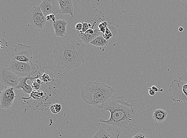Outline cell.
I'll return each instance as SVG.
<instances>
[{
  "instance_id": "6da1fadb",
  "label": "cell",
  "mask_w": 187,
  "mask_h": 138,
  "mask_svg": "<svg viewBox=\"0 0 187 138\" xmlns=\"http://www.w3.org/2000/svg\"><path fill=\"white\" fill-rule=\"evenodd\" d=\"M126 102L124 96H112L101 112H110V118L107 120L103 119L99 121L108 124L107 130L113 132L117 138L121 132L124 135L138 133L143 128V123L146 115V108L142 99H137L129 103Z\"/></svg>"
},
{
  "instance_id": "7a4b0ae2",
  "label": "cell",
  "mask_w": 187,
  "mask_h": 138,
  "mask_svg": "<svg viewBox=\"0 0 187 138\" xmlns=\"http://www.w3.org/2000/svg\"><path fill=\"white\" fill-rule=\"evenodd\" d=\"M86 45L70 38L59 41L51 55L58 68L70 70L84 63Z\"/></svg>"
},
{
  "instance_id": "3957f363",
  "label": "cell",
  "mask_w": 187,
  "mask_h": 138,
  "mask_svg": "<svg viewBox=\"0 0 187 138\" xmlns=\"http://www.w3.org/2000/svg\"><path fill=\"white\" fill-rule=\"evenodd\" d=\"M115 91L104 83L89 82L82 89L81 98L87 104L102 110Z\"/></svg>"
},
{
  "instance_id": "277c9868",
  "label": "cell",
  "mask_w": 187,
  "mask_h": 138,
  "mask_svg": "<svg viewBox=\"0 0 187 138\" xmlns=\"http://www.w3.org/2000/svg\"><path fill=\"white\" fill-rule=\"evenodd\" d=\"M169 92L172 101L187 103V82L183 81L181 78L175 79L171 82Z\"/></svg>"
},
{
  "instance_id": "5b68a950",
  "label": "cell",
  "mask_w": 187,
  "mask_h": 138,
  "mask_svg": "<svg viewBox=\"0 0 187 138\" xmlns=\"http://www.w3.org/2000/svg\"><path fill=\"white\" fill-rule=\"evenodd\" d=\"M8 68L19 77L23 78L36 73L39 69V67L32 61L23 62L13 60Z\"/></svg>"
},
{
  "instance_id": "8992f818",
  "label": "cell",
  "mask_w": 187,
  "mask_h": 138,
  "mask_svg": "<svg viewBox=\"0 0 187 138\" xmlns=\"http://www.w3.org/2000/svg\"><path fill=\"white\" fill-rule=\"evenodd\" d=\"M11 57L13 60L23 62L32 61L33 58L32 47L22 43L19 44L16 46Z\"/></svg>"
},
{
  "instance_id": "52a82bcc",
  "label": "cell",
  "mask_w": 187,
  "mask_h": 138,
  "mask_svg": "<svg viewBox=\"0 0 187 138\" xmlns=\"http://www.w3.org/2000/svg\"><path fill=\"white\" fill-rule=\"evenodd\" d=\"M29 19L35 28L39 29H43L47 21L40 6H34L31 8L29 14Z\"/></svg>"
},
{
  "instance_id": "ba28073f",
  "label": "cell",
  "mask_w": 187,
  "mask_h": 138,
  "mask_svg": "<svg viewBox=\"0 0 187 138\" xmlns=\"http://www.w3.org/2000/svg\"><path fill=\"white\" fill-rule=\"evenodd\" d=\"M19 78L8 68L3 67L1 69L0 80L6 87H12L17 89Z\"/></svg>"
},
{
  "instance_id": "9c48e42d",
  "label": "cell",
  "mask_w": 187,
  "mask_h": 138,
  "mask_svg": "<svg viewBox=\"0 0 187 138\" xmlns=\"http://www.w3.org/2000/svg\"><path fill=\"white\" fill-rule=\"evenodd\" d=\"M15 89L13 88L5 86V88L1 92L0 99L2 108L8 109L12 107L16 98Z\"/></svg>"
},
{
  "instance_id": "30bf717a",
  "label": "cell",
  "mask_w": 187,
  "mask_h": 138,
  "mask_svg": "<svg viewBox=\"0 0 187 138\" xmlns=\"http://www.w3.org/2000/svg\"><path fill=\"white\" fill-rule=\"evenodd\" d=\"M58 1L44 0L40 5L41 10L45 17L50 14L60 13V6Z\"/></svg>"
},
{
  "instance_id": "8fae6325",
  "label": "cell",
  "mask_w": 187,
  "mask_h": 138,
  "mask_svg": "<svg viewBox=\"0 0 187 138\" xmlns=\"http://www.w3.org/2000/svg\"><path fill=\"white\" fill-rule=\"evenodd\" d=\"M40 75H37L36 77H32L31 75L25 77L19 78V81L17 89L22 90L25 94H31L33 91V88L32 86L29 85L26 83L28 80L32 81L35 79L40 78Z\"/></svg>"
},
{
  "instance_id": "7c38bea8",
  "label": "cell",
  "mask_w": 187,
  "mask_h": 138,
  "mask_svg": "<svg viewBox=\"0 0 187 138\" xmlns=\"http://www.w3.org/2000/svg\"><path fill=\"white\" fill-rule=\"evenodd\" d=\"M67 22L63 19L56 20L53 23L52 26L55 30V35L57 37H63L66 32Z\"/></svg>"
},
{
  "instance_id": "4fadbf2b",
  "label": "cell",
  "mask_w": 187,
  "mask_h": 138,
  "mask_svg": "<svg viewBox=\"0 0 187 138\" xmlns=\"http://www.w3.org/2000/svg\"><path fill=\"white\" fill-rule=\"evenodd\" d=\"M60 9V14H69L73 17L74 7L71 0H58Z\"/></svg>"
},
{
  "instance_id": "5bb4252c",
  "label": "cell",
  "mask_w": 187,
  "mask_h": 138,
  "mask_svg": "<svg viewBox=\"0 0 187 138\" xmlns=\"http://www.w3.org/2000/svg\"><path fill=\"white\" fill-rule=\"evenodd\" d=\"M102 33L99 31V29H95V33L93 34H86V33H79L80 41L84 44L87 45L90 43L91 41L95 39L98 36H101Z\"/></svg>"
},
{
  "instance_id": "9a60e30c",
  "label": "cell",
  "mask_w": 187,
  "mask_h": 138,
  "mask_svg": "<svg viewBox=\"0 0 187 138\" xmlns=\"http://www.w3.org/2000/svg\"><path fill=\"white\" fill-rule=\"evenodd\" d=\"M167 112L162 109L155 110L152 115L155 121L161 124L165 121L167 118Z\"/></svg>"
},
{
  "instance_id": "2e32d148",
  "label": "cell",
  "mask_w": 187,
  "mask_h": 138,
  "mask_svg": "<svg viewBox=\"0 0 187 138\" xmlns=\"http://www.w3.org/2000/svg\"><path fill=\"white\" fill-rule=\"evenodd\" d=\"M90 43L91 45L99 47L101 49L102 47H105L108 46L109 42L103 36H99L91 41Z\"/></svg>"
},
{
  "instance_id": "e0dca14e",
  "label": "cell",
  "mask_w": 187,
  "mask_h": 138,
  "mask_svg": "<svg viewBox=\"0 0 187 138\" xmlns=\"http://www.w3.org/2000/svg\"><path fill=\"white\" fill-rule=\"evenodd\" d=\"M92 138H114L113 137L103 128H101Z\"/></svg>"
},
{
  "instance_id": "ac0fdd59",
  "label": "cell",
  "mask_w": 187,
  "mask_h": 138,
  "mask_svg": "<svg viewBox=\"0 0 187 138\" xmlns=\"http://www.w3.org/2000/svg\"><path fill=\"white\" fill-rule=\"evenodd\" d=\"M62 109V106L58 104H53L50 106V110L54 114H56L59 113Z\"/></svg>"
},
{
  "instance_id": "d6986e66",
  "label": "cell",
  "mask_w": 187,
  "mask_h": 138,
  "mask_svg": "<svg viewBox=\"0 0 187 138\" xmlns=\"http://www.w3.org/2000/svg\"><path fill=\"white\" fill-rule=\"evenodd\" d=\"M31 97L34 99H39L43 96V93L40 90L33 91L31 94Z\"/></svg>"
},
{
  "instance_id": "ffe728a7",
  "label": "cell",
  "mask_w": 187,
  "mask_h": 138,
  "mask_svg": "<svg viewBox=\"0 0 187 138\" xmlns=\"http://www.w3.org/2000/svg\"><path fill=\"white\" fill-rule=\"evenodd\" d=\"M48 72H46L43 74L42 76L40 77L41 80L43 82H50L52 80L51 73H48Z\"/></svg>"
},
{
  "instance_id": "44dd1931",
  "label": "cell",
  "mask_w": 187,
  "mask_h": 138,
  "mask_svg": "<svg viewBox=\"0 0 187 138\" xmlns=\"http://www.w3.org/2000/svg\"><path fill=\"white\" fill-rule=\"evenodd\" d=\"M0 47L2 49H6L8 48V42L4 38L1 37Z\"/></svg>"
},
{
  "instance_id": "7402d4cb",
  "label": "cell",
  "mask_w": 187,
  "mask_h": 138,
  "mask_svg": "<svg viewBox=\"0 0 187 138\" xmlns=\"http://www.w3.org/2000/svg\"><path fill=\"white\" fill-rule=\"evenodd\" d=\"M83 23V28L81 31H80V33H85L86 32L87 30L91 28L90 27L89 25V23L88 22H82Z\"/></svg>"
},
{
  "instance_id": "603a6c76",
  "label": "cell",
  "mask_w": 187,
  "mask_h": 138,
  "mask_svg": "<svg viewBox=\"0 0 187 138\" xmlns=\"http://www.w3.org/2000/svg\"><path fill=\"white\" fill-rule=\"evenodd\" d=\"M132 138H150L149 135L140 132L137 133L136 135L134 136Z\"/></svg>"
},
{
  "instance_id": "cb8c5ba5",
  "label": "cell",
  "mask_w": 187,
  "mask_h": 138,
  "mask_svg": "<svg viewBox=\"0 0 187 138\" xmlns=\"http://www.w3.org/2000/svg\"><path fill=\"white\" fill-rule=\"evenodd\" d=\"M46 17L47 21L48 22H52L53 23L56 22V17L54 14H50L47 16Z\"/></svg>"
},
{
  "instance_id": "d4e9b609",
  "label": "cell",
  "mask_w": 187,
  "mask_h": 138,
  "mask_svg": "<svg viewBox=\"0 0 187 138\" xmlns=\"http://www.w3.org/2000/svg\"><path fill=\"white\" fill-rule=\"evenodd\" d=\"M41 85L42 84H40V83H39L36 80V81H34V82H33L32 87H33V88L36 90H38L40 88V87Z\"/></svg>"
},
{
  "instance_id": "484cf974",
  "label": "cell",
  "mask_w": 187,
  "mask_h": 138,
  "mask_svg": "<svg viewBox=\"0 0 187 138\" xmlns=\"http://www.w3.org/2000/svg\"><path fill=\"white\" fill-rule=\"evenodd\" d=\"M83 28V23H78L76 24L75 26V29L77 30L78 32H80L81 31Z\"/></svg>"
},
{
  "instance_id": "4316f807",
  "label": "cell",
  "mask_w": 187,
  "mask_h": 138,
  "mask_svg": "<svg viewBox=\"0 0 187 138\" xmlns=\"http://www.w3.org/2000/svg\"><path fill=\"white\" fill-rule=\"evenodd\" d=\"M93 27H91V28L89 29L88 30H87L86 32V34H94L95 33V30H93Z\"/></svg>"
},
{
  "instance_id": "83f0119b",
  "label": "cell",
  "mask_w": 187,
  "mask_h": 138,
  "mask_svg": "<svg viewBox=\"0 0 187 138\" xmlns=\"http://www.w3.org/2000/svg\"><path fill=\"white\" fill-rule=\"evenodd\" d=\"M152 89V90L154 91L155 92H163L164 91V90H163L162 89H158L156 87V86H152L151 88Z\"/></svg>"
},
{
  "instance_id": "f1b7e54d",
  "label": "cell",
  "mask_w": 187,
  "mask_h": 138,
  "mask_svg": "<svg viewBox=\"0 0 187 138\" xmlns=\"http://www.w3.org/2000/svg\"><path fill=\"white\" fill-rule=\"evenodd\" d=\"M148 90H149V95H150V96H155L156 94V92H155L151 88H148Z\"/></svg>"
},
{
  "instance_id": "f546056e",
  "label": "cell",
  "mask_w": 187,
  "mask_h": 138,
  "mask_svg": "<svg viewBox=\"0 0 187 138\" xmlns=\"http://www.w3.org/2000/svg\"><path fill=\"white\" fill-rule=\"evenodd\" d=\"M179 31L180 32H182L184 31V28L182 27H180L179 28Z\"/></svg>"
}]
</instances>
